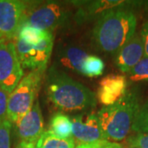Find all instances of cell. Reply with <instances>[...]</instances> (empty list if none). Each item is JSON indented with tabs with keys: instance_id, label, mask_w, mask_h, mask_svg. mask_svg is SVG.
<instances>
[{
	"instance_id": "obj_1",
	"label": "cell",
	"mask_w": 148,
	"mask_h": 148,
	"mask_svg": "<svg viewBox=\"0 0 148 148\" xmlns=\"http://www.w3.org/2000/svg\"><path fill=\"white\" fill-rule=\"evenodd\" d=\"M47 95L53 106L62 111L86 110L97 102L93 91L55 66L49 70Z\"/></svg>"
},
{
	"instance_id": "obj_2",
	"label": "cell",
	"mask_w": 148,
	"mask_h": 148,
	"mask_svg": "<svg viewBox=\"0 0 148 148\" xmlns=\"http://www.w3.org/2000/svg\"><path fill=\"white\" fill-rule=\"evenodd\" d=\"M137 17L127 8L107 12L96 21L92 36L96 46L106 53H116L136 34Z\"/></svg>"
},
{
	"instance_id": "obj_3",
	"label": "cell",
	"mask_w": 148,
	"mask_h": 148,
	"mask_svg": "<svg viewBox=\"0 0 148 148\" xmlns=\"http://www.w3.org/2000/svg\"><path fill=\"white\" fill-rule=\"evenodd\" d=\"M140 107L138 95L131 90L127 91L115 104L104 106L97 113V116L105 139L114 143L126 139Z\"/></svg>"
},
{
	"instance_id": "obj_4",
	"label": "cell",
	"mask_w": 148,
	"mask_h": 148,
	"mask_svg": "<svg viewBox=\"0 0 148 148\" xmlns=\"http://www.w3.org/2000/svg\"><path fill=\"white\" fill-rule=\"evenodd\" d=\"M45 71L32 70L24 76L16 87L9 95L7 119L15 123L30 110L36 102Z\"/></svg>"
},
{
	"instance_id": "obj_5",
	"label": "cell",
	"mask_w": 148,
	"mask_h": 148,
	"mask_svg": "<svg viewBox=\"0 0 148 148\" xmlns=\"http://www.w3.org/2000/svg\"><path fill=\"white\" fill-rule=\"evenodd\" d=\"M69 19V11L59 3L32 2L22 25H29L44 32H52L64 26Z\"/></svg>"
},
{
	"instance_id": "obj_6",
	"label": "cell",
	"mask_w": 148,
	"mask_h": 148,
	"mask_svg": "<svg viewBox=\"0 0 148 148\" xmlns=\"http://www.w3.org/2000/svg\"><path fill=\"white\" fill-rule=\"evenodd\" d=\"M23 74L14 42L9 39L0 40V87L10 95Z\"/></svg>"
},
{
	"instance_id": "obj_7",
	"label": "cell",
	"mask_w": 148,
	"mask_h": 148,
	"mask_svg": "<svg viewBox=\"0 0 148 148\" xmlns=\"http://www.w3.org/2000/svg\"><path fill=\"white\" fill-rule=\"evenodd\" d=\"M32 2L0 0V40L17 36Z\"/></svg>"
},
{
	"instance_id": "obj_8",
	"label": "cell",
	"mask_w": 148,
	"mask_h": 148,
	"mask_svg": "<svg viewBox=\"0 0 148 148\" xmlns=\"http://www.w3.org/2000/svg\"><path fill=\"white\" fill-rule=\"evenodd\" d=\"M14 124L16 135L19 139L16 148L36 147L38 139L45 132L44 119L39 101H36L32 109Z\"/></svg>"
},
{
	"instance_id": "obj_9",
	"label": "cell",
	"mask_w": 148,
	"mask_h": 148,
	"mask_svg": "<svg viewBox=\"0 0 148 148\" xmlns=\"http://www.w3.org/2000/svg\"><path fill=\"white\" fill-rule=\"evenodd\" d=\"M73 137L79 144L93 143L106 140L97 114L94 113L83 114L72 118Z\"/></svg>"
},
{
	"instance_id": "obj_10",
	"label": "cell",
	"mask_w": 148,
	"mask_h": 148,
	"mask_svg": "<svg viewBox=\"0 0 148 148\" xmlns=\"http://www.w3.org/2000/svg\"><path fill=\"white\" fill-rule=\"evenodd\" d=\"M127 85L125 76H106L100 82L96 99L103 106H112L127 93Z\"/></svg>"
},
{
	"instance_id": "obj_11",
	"label": "cell",
	"mask_w": 148,
	"mask_h": 148,
	"mask_svg": "<svg viewBox=\"0 0 148 148\" xmlns=\"http://www.w3.org/2000/svg\"><path fill=\"white\" fill-rule=\"evenodd\" d=\"M145 57L143 39L140 33L135 34L118 51L115 55V65L122 73H128Z\"/></svg>"
},
{
	"instance_id": "obj_12",
	"label": "cell",
	"mask_w": 148,
	"mask_h": 148,
	"mask_svg": "<svg viewBox=\"0 0 148 148\" xmlns=\"http://www.w3.org/2000/svg\"><path fill=\"white\" fill-rule=\"evenodd\" d=\"M87 55L88 53L79 46L69 45L58 49L56 58L58 64L65 70L82 74V64Z\"/></svg>"
},
{
	"instance_id": "obj_13",
	"label": "cell",
	"mask_w": 148,
	"mask_h": 148,
	"mask_svg": "<svg viewBox=\"0 0 148 148\" xmlns=\"http://www.w3.org/2000/svg\"><path fill=\"white\" fill-rule=\"evenodd\" d=\"M130 3H127L125 1H95L90 2L86 5V8L84 10L79 12L78 16L82 20L94 19L96 20L101 16L106 14L107 12L120 8H127L126 6Z\"/></svg>"
},
{
	"instance_id": "obj_14",
	"label": "cell",
	"mask_w": 148,
	"mask_h": 148,
	"mask_svg": "<svg viewBox=\"0 0 148 148\" xmlns=\"http://www.w3.org/2000/svg\"><path fill=\"white\" fill-rule=\"evenodd\" d=\"M53 45V36L52 32H45L40 41L34 46L35 53L33 58L32 70L45 71L48 62L50 58Z\"/></svg>"
},
{
	"instance_id": "obj_15",
	"label": "cell",
	"mask_w": 148,
	"mask_h": 148,
	"mask_svg": "<svg viewBox=\"0 0 148 148\" xmlns=\"http://www.w3.org/2000/svg\"><path fill=\"white\" fill-rule=\"evenodd\" d=\"M49 131L62 139L73 138L72 119L60 112L54 114L49 122Z\"/></svg>"
},
{
	"instance_id": "obj_16",
	"label": "cell",
	"mask_w": 148,
	"mask_h": 148,
	"mask_svg": "<svg viewBox=\"0 0 148 148\" xmlns=\"http://www.w3.org/2000/svg\"><path fill=\"white\" fill-rule=\"evenodd\" d=\"M73 138L62 139L53 135L49 130L45 131L38 139L35 148H75Z\"/></svg>"
},
{
	"instance_id": "obj_17",
	"label": "cell",
	"mask_w": 148,
	"mask_h": 148,
	"mask_svg": "<svg viewBox=\"0 0 148 148\" xmlns=\"http://www.w3.org/2000/svg\"><path fill=\"white\" fill-rule=\"evenodd\" d=\"M14 39V44L16 47L18 59L20 61L22 69H33V58L35 53V49L33 45L26 43L20 37L16 36Z\"/></svg>"
},
{
	"instance_id": "obj_18",
	"label": "cell",
	"mask_w": 148,
	"mask_h": 148,
	"mask_svg": "<svg viewBox=\"0 0 148 148\" xmlns=\"http://www.w3.org/2000/svg\"><path fill=\"white\" fill-rule=\"evenodd\" d=\"M105 69V63L95 55H87L82 64V75L88 77H97L101 76Z\"/></svg>"
},
{
	"instance_id": "obj_19",
	"label": "cell",
	"mask_w": 148,
	"mask_h": 148,
	"mask_svg": "<svg viewBox=\"0 0 148 148\" xmlns=\"http://www.w3.org/2000/svg\"><path fill=\"white\" fill-rule=\"evenodd\" d=\"M45 32L29 25H22L17 33V36L31 45H36L44 36Z\"/></svg>"
},
{
	"instance_id": "obj_20",
	"label": "cell",
	"mask_w": 148,
	"mask_h": 148,
	"mask_svg": "<svg viewBox=\"0 0 148 148\" xmlns=\"http://www.w3.org/2000/svg\"><path fill=\"white\" fill-rule=\"evenodd\" d=\"M129 79L132 82H148V58L143 57L142 60L128 73Z\"/></svg>"
},
{
	"instance_id": "obj_21",
	"label": "cell",
	"mask_w": 148,
	"mask_h": 148,
	"mask_svg": "<svg viewBox=\"0 0 148 148\" xmlns=\"http://www.w3.org/2000/svg\"><path fill=\"white\" fill-rule=\"evenodd\" d=\"M132 131L148 133V100L140 107L132 124Z\"/></svg>"
},
{
	"instance_id": "obj_22",
	"label": "cell",
	"mask_w": 148,
	"mask_h": 148,
	"mask_svg": "<svg viewBox=\"0 0 148 148\" xmlns=\"http://www.w3.org/2000/svg\"><path fill=\"white\" fill-rule=\"evenodd\" d=\"M125 148H148V133L136 132L126 138Z\"/></svg>"
},
{
	"instance_id": "obj_23",
	"label": "cell",
	"mask_w": 148,
	"mask_h": 148,
	"mask_svg": "<svg viewBox=\"0 0 148 148\" xmlns=\"http://www.w3.org/2000/svg\"><path fill=\"white\" fill-rule=\"evenodd\" d=\"M12 124L8 119L0 121V148H11Z\"/></svg>"
},
{
	"instance_id": "obj_24",
	"label": "cell",
	"mask_w": 148,
	"mask_h": 148,
	"mask_svg": "<svg viewBox=\"0 0 148 148\" xmlns=\"http://www.w3.org/2000/svg\"><path fill=\"white\" fill-rule=\"evenodd\" d=\"M8 97L9 94L0 87V121L7 119Z\"/></svg>"
},
{
	"instance_id": "obj_25",
	"label": "cell",
	"mask_w": 148,
	"mask_h": 148,
	"mask_svg": "<svg viewBox=\"0 0 148 148\" xmlns=\"http://www.w3.org/2000/svg\"><path fill=\"white\" fill-rule=\"evenodd\" d=\"M140 35L143 39V46H144V55H145V57L148 58V22H146L143 26Z\"/></svg>"
},
{
	"instance_id": "obj_26",
	"label": "cell",
	"mask_w": 148,
	"mask_h": 148,
	"mask_svg": "<svg viewBox=\"0 0 148 148\" xmlns=\"http://www.w3.org/2000/svg\"><path fill=\"white\" fill-rule=\"evenodd\" d=\"M108 140H102L96 143H87V144H78L75 148H108Z\"/></svg>"
},
{
	"instance_id": "obj_27",
	"label": "cell",
	"mask_w": 148,
	"mask_h": 148,
	"mask_svg": "<svg viewBox=\"0 0 148 148\" xmlns=\"http://www.w3.org/2000/svg\"><path fill=\"white\" fill-rule=\"evenodd\" d=\"M108 148H125L124 146L118 143H114V142H109L108 144Z\"/></svg>"
}]
</instances>
